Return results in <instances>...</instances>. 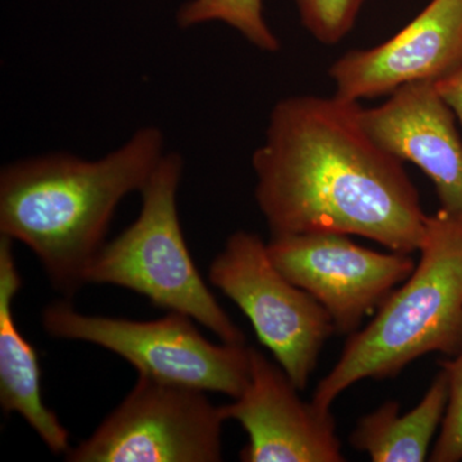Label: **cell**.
I'll return each mask as SVG.
<instances>
[{
    "label": "cell",
    "mask_w": 462,
    "mask_h": 462,
    "mask_svg": "<svg viewBox=\"0 0 462 462\" xmlns=\"http://www.w3.org/2000/svg\"><path fill=\"white\" fill-rule=\"evenodd\" d=\"M247 387L225 404V419L248 434L245 462H342V443L330 409L307 403L281 365L251 346Z\"/></svg>",
    "instance_id": "9"
},
{
    "label": "cell",
    "mask_w": 462,
    "mask_h": 462,
    "mask_svg": "<svg viewBox=\"0 0 462 462\" xmlns=\"http://www.w3.org/2000/svg\"><path fill=\"white\" fill-rule=\"evenodd\" d=\"M163 145L162 132L145 126L99 160L51 153L9 163L0 172V234L32 249L51 285L74 296L116 208L145 187Z\"/></svg>",
    "instance_id": "2"
},
{
    "label": "cell",
    "mask_w": 462,
    "mask_h": 462,
    "mask_svg": "<svg viewBox=\"0 0 462 462\" xmlns=\"http://www.w3.org/2000/svg\"><path fill=\"white\" fill-rule=\"evenodd\" d=\"M193 321L171 311L151 321L83 315L67 300L42 312V328L51 337L103 346L132 364L139 375L239 397L248 384L251 346L214 345Z\"/></svg>",
    "instance_id": "5"
},
{
    "label": "cell",
    "mask_w": 462,
    "mask_h": 462,
    "mask_svg": "<svg viewBox=\"0 0 462 462\" xmlns=\"http://www.w3.org/2000/svg\"><path fill=\"white\" fill-rule=\"evenodd\" d=\"M434 84L438 93L454 111L462 126V66Z\"/></svg>",
    "instance_id": "17"
},
{
    "label": "cell",
    "mask_w": 462,
    "mask_h": 462,
    "mask_svg": "<svg viewBox=\"0 0 462 462\" xmlns=\"http://www.w3.org/2000/svg\"><path fill=\"white\" fill-rule=\"evenodd\" d=\"M462 66V0H431L389 41L349 51L331 65L340 99L389 96L403 85L436 81Z\"/></svg>",
    "instance_id": "10"
},
{
    "label": "cell",
    "mask_w": 462,
    "mask_h": 462,
    "mask_svg": "<svg viewBox=\"0 0 462 462\" xmlns=\"http://www.w3.org/2000/svg\"><path fill=\"white\" fill-rule=\"evenodd\" d=\"M182 171L180 154H163L141 191L138 218L103 245L85 273V284L129 289L154 306L189 316L224 343L245 345V334L218 305L185 243L178 212Z\"/></svg>",
    "instance_id": "4"
},
{
    "label": "cell",
    "mask_w": 462,
    "mask_h": 462,
    "mask_svg": "<svg viewBox=\"0 0 462 462\" xmlns=\"http://www.w3.org/2000/svg\"><path fill=\"white\" fill-rule=\"evenodd\" d=\"M420 261L389 294L375 318L346 340L338 363L320 380L312 402L330 409L364 379L394 378L422 356H455L462 346V220L428 216Z\"/></svg>",
    "instance_id": "3"
},
{
    "label": "cell",
    "mask_w": 462,
    "mask_h": 462,
    "mask_svg": "<svg viewBox=\"0 0 462 462\" xmlns=\"http://www.w3.org/2000/svg\"><path fill=\"white\" fill-rule=\"evenodd\" d=\"M364 129L380 147L421 170L440 208L462 220V141L455 114L433 81L403 85L375 108L361 107Z\"/></svg>",
    "instance_id": "11"
},
{
    "label": "cell",
    "mask_w": 462,
    "mask_h": 462,
    "mask_svg": "<svg viewBox=\"0 0 462 462\" xmlns=\"http://www.w3.org/2000/svg\"><path fill=\"white\" fill-rule=\"evenodd\" d=\"M448 398V376L442 369L411 411L402 415L400 403L388 401L360 419L351 434V445L374 462L425 461L445 419Z\"/></svg>",
    "instance_id": "13"
},
{
    "label": "cell",
    "mask_w": 462,
    "mask_h": 462,
    "mask_svg": "<svg viewBox=\"0 0 462 462\" xmlns=\"http://www.w3.org/2000/svg\"><path fill=\"white\" fill-rule=\"evenodd\" d=\"M208 278L245 312L260 342L303 391L318 366L322 346L336 333L324 307L279 272L267 243L249 231L231 234L223 252L212 261Z\"/></svg>",
    "instance_id": "7"
},
{
    "label": "cell",
    "mask_w": 462,
    "mask_h": 462,
    "mask_svg": "<svg viewBox=\"0 0 462 462\" xmlns=\"http://www.w3.org/2000/svg\"><path fill=\"white\" fill-rule=\"evenodd\" d=\"M267 251L279 272L318 300L336 333L352 336L415 270L411 254L365 248L342 234L272 236Z\"/></svg>",
    "instance_id": "8"
},
{
    "label": "cell",
    "mask_w": 462,
    "mask_h": 462,
    "mask_svg": "<svg viewBox=\"0 0 462 462\" xmlns=\"http://www.w3.org/2000/svg\"><path fill=\"white\" fill-rule=\"evenodd\" d=\"M223 406L205 392L139 375L123 402L65 455L69 462L223 461Z\"/></svg>",
    "instance_id": "6"
},
{
    "label": "cell",
    "mask_w": 462,
    "mask_h": 462,
    "mask_svg": "<svg viewBox=\"0 0 462 462\" xmlns=\"http://www.w3.org/2000/svg\"><path fill=\"white\" fill-rule=\"evenodd\" d=\"M366 0H294L300 23L316 41L338 44L355 26Z\"/></svg>",
    "instance_id": "15"
},
{
    "label": "cell",
    "mask_w": 462,
    "mask_h": 462,
    "mask_svg": "<svg viewBox=\"0 0 462 462\" xmlns=\"http://www.w3.org/2000/svg\"><path fill=\"white\" fill-rule=\"evenodd\" d=\"M442 364L448 376L449 398L430 461L458 462L462 460V346L452 360Z\"/></svg>",
    "instance_id": "16"
},
{
    "label": "cell",
    "mask_w": 462,
    "mask_h": 462,
    "mask_svg": "<svg viewBox=\"0 0 462 462\" xmlns=\"http://www.w3.org/2000/svg\"><path fill=\"white\" fill-rule=\"evenodd\" d=\"M12 243L8 236L0 238V404L5 415L18 413L53 454L66 455L71 448L69 431L42 402L38 354L14 319L23 279Z\"/></svg>",
    "instance_id": "12"
},
{
    "label": "cell",
    "mask_w": 462,
    "mask_h": 462,
    "mask_svg": "<svg viewBox=\"0 0 462 462\" xmlns=\"http://www.w3.org/2000/svg\"><path fill=\"white\" fill-rule=\"evenodd\" d=\"M360 103L293 96L273 106L254 151V196L272 236L342 234L419 252L428 215L403 162L373 141Z\"/></svg>",
    "instance_id": "1"
},
{
    "label": "cell",
    "mask_w": 462,
    "mask_h": 462,
    "mask_svg": "<svg viewBox=\"0 0 462 462\" xmlns=\"http://www.w3.org/2000/svg\"><path fill=\"white\" fill-rule=\"evenodd\" d=\"M176 23L181 29L223 23L267 53L281 50V42L267 25L263 0H189L179 8Z\"/></svg>",
    "instance_id": "14"
}]
</instances>
